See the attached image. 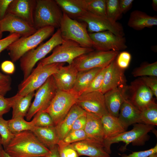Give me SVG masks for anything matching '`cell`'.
<instances>
[{"label": "cell", "mask_w": 157, "mask_h": 157, "mask_svg": "<svg viewBox=\"0 0 157 157\" xmlns=\"http://www.w3.org/2000/svg\"><path fill=\"white\" fill-rule=\"evenodd\" d=\"M3 149L2 145L1 144H0V157H1V151Z\"/></svg>", "instance_id": "cell-55"}, {"label": "cell", "mask_w": 157, "mask_h": 157, "mask_svg": "<svg viewBox=\"0 0 157 157\" xmlns=\"http://www.w3.org/2000/svg\"><path fill=\"white\" fill-rule=\"evenodd\" d=\"M101 118L104 132V140L117 136L126 131L127 129L118 117L108 113Z\"/></svg>", "instance_id": "cell-27"}, {"label": "cell", "mask_w": 157, "mask_h": 157, "mask_svg": "<svg viewBox=\"0 0 157 157\" xmlns=\"http://www.w3.org/2000/svg\"><path fill=\"white\" fill-rule=\"evenodd\" d=\"M106 16L112 22L116 23L122 14L119 7V0H106Z\"/></svg>", "instance_id": "cell-34"}, {"label": "cell", "mask_w": 157, "mask_h": 157, "mask_svg": "<svg viewBox=\"0 0 157 157\" xmlns=\"http://www.w3.org/2000/svg\"><path fill=\"white\" fill-rule=\"evenodd\" d=\"M78 97L72 89L68 91L58 90L49 106L42 111L49 114L55 126L66 116L76 103Z\"/></svg>", "instance_id": "cell-8"}, {"label": "cell", "mask_w": 157, "mask_h": 157, "mask_svg": "<svg viewBox=\"0 0 157 157\" xmlns=\"http://www.w3.org/2000/svg\"><path fill=\"white\" fill-rule=\"evenodd\" d=\"M0 30L2 33L8 31L10 34L17 33L21 37H26L34 34L37 30L20 18L7 13L0 20Z\"/></svg>", "instance_id": "cell-16"}, {"label": "cell", "mask_w": 157, "mask_h": 157, "mask_svg": "<svg viewBox=\"0 0 157 157\" xmlns=\"http://www.w3.org/2000/svg\"><path fill=\"white\" fill-rule=\"evenodd\" d=\"M9 127L8 120L0 117V136L1 145L5 149L14 136Z\"/></svg>", "instance_id": "cell-36"}, {"label": "cell", "mask_w": 157, "mask_h": 157, "mask_svg": "<svg viewBox=\"0 0 157 157\" xmlns=\"http://www.w3.org/2000/svg\"><path fill=\"white\" fill-rule=\"evenodd\" d=\"M78 72L72 64L61 67L52 75L58 90L68 91L72 89Z\"/></svg>", "instance_id": "cell-20"}, {"label": "cell", "mask_w": 157, "mask_h": 157, "mask_svg": "<svg viewBox=\"0 0 157 157\" xmlns=\"http://www.w3.org/2000/svg\"><path fill=\"white\" fill-rule=\"evenodd\" d=\"M50 150L51 153L49 157H60L57 145Z\"/></svg>", "instance_id": "cell-51"}, {"label": "cell", "mask_w": 157, "mask_h": 157, "mask_svg": "<svg viewBox=\"0 0 157 157\" xmlns=\"http://www.w3.org/2000/svg\"><path fill=\"white\" fill-rule=\"evenodd\" d=\"M135 77L148 76L156 77L157 76V62L146 63L135 69L132 73Z\"/></svg>", "instance_id": "cell-33"}, {"label": "cell", "mask_w": 157, "mask_h": 157, "mask_svg": "<svg viewBox=\"0 0 157 157\" xmlns=\"http://www.w3.org/2000/svg\"><path fill=\"white\" fill-rule=\"evenodd\" d=\"M131 56L130 53L126 51L119 53L116 58L117 65L120 69L125 70L130 64Z\"/></svg>", "instance_id": "cell-41"}, {"label": "cell", "mask_w": 157, "mask_h": 157, "mask_svg": "<svg viewBox=\"0 0 157 157\" xmlns=\"http://www.w3.org/2000/svg\"><path fill=\"white\" fill-rule=\"evenodd\" d=\"M103 68H97L78 71L72 90L79 96L81 95Z\"/></svg>", "instance_id": "cell-30"}, {"label": "cell", "mask_w": 157, "mask_h": 157, "mask_svg": "<svg viewBox=\"0 0 157 157\" xmlns=\"http://www.w3.org/2000/svg\"><path fill=\"white\" fill-rule=\"evenodd\" d=\"M151 6L153 9L155 11L157 10V0H153Z\"/></svg>", "instance_id": "cell-52"}, {"label": "cell", "mask_w": 157, "mask_h": 157, "mask_svg": "<svg viewBox=\"0 0 157 157\" xmlns=\"http://www.w3.org/2000/svg\"><path fill=\"white\" fill-rule=\"evenodd\" d=\"M1 68L2 71L8 74H12L15 70V67L13 63L9 60H5L1 64Z\"/></svg>", "instance_id": "cell-48"}, {"label": "cell", "mask_w": 157, "mask_h": 157, "mask_svg": "<svg viewBox=\"0 0 157 157\" xmlns=\"http://www.w3.org/2000/svg\"><path fill=\"white\" fill-rule=\"evenodd\" d=\"M147 157H157V153H155L151 154Z\"/></svg>", "instance_id": "cell-54"}, {"label": "cell", "mask_w": 157, "mask_h": 157, "mask_svg": "<svg viewBox=\"0 0 157 157\" xmlns=\"http://www.w3.org/2000/svg\"><path fill=\"white\" fill-rule=\"evenodd\" d=\"M63 16L55 0H36L33 26L37 30L47 26L59 28Z\"/></svg>", "instance_id": "cell-2"}, {"label": "cell", "mask_w": 157, "mask_h": 157, "mask_svg": "<svg viewBox=\"0 0 157 157\" xmlns=\"http://www.w3.org/2000/svg\"><path fill=\"white\" fill-rule=\"evenodd\" d=\"M94 50L92 48L82 47L72 40H64L53 49L50 55L42 59L39 62L42 65L65 63L71 65L76 58Z\"/></svg>", "instance_id": "cell-6"}, {"label": "cell", "mask_w": 157, "mask_h": 157, "mask_svg": "<svg viewBox=\"0 0 157 157\" xmlns=\"http://www.w3.org/2000/svg\"><path fill=\"white\" fill-rule=\"evenodd\" d=\"M59 28L64 40L74 41L83 47L92 48V41L84 22L72 19L63 13Z\"/></svg>", "instance_id": "cell-7"}, {"label": "cell", "mask_w": 157, "mask_h": 157, "mask_svg": "<svg viewBox=\"0 0 157 157\" xmlns=\"http://www.w3.org/2000/svg\"><path fill=\"white\" fill-rule=\"evenodd\" d=\"M77 20L86 24L90 33L109 31L120 37H124L125 35L122 25L117 22H112L106 16L96 15L87 11Z\"/></svg>", "instance_id": "cell-12"}, {"label": "cell", "mask_w": 157, "mask_h": 157, "mask_svg": "<svg viewBox=\"0 0 157 157\" xmlns=\"http://www.w3.org/2000/svg\"><path fill=\"white\" fill-rule=\"evenodd\" d=\"M86 115L79 117L75 121L71 131L84 130L87 121Z\"/></svg>", "instance_id": "cell-47"}, {"label": "cell", "mask_w": 157, "mask_h": 157, "mask_svg": "<svg viewBox=\"0 0 157 157\" xmlns=\"http://www.w3.org/2000/svg\"><path fill=\"white\" fill-rule=\"evenodd\" d=\"M118 118L126 129L131 125L142 123L141 111L128 98L121 106Z\"/></svg>", "instance_id": "cell-23"}, {"label": "cell", "mask_w": 157, "mask_h": 157, "mask_svg": "<svg viewBox=\"0 0 157 157\" xmlns=\"http://www.w3.org/2000/svg\"><path fill=\"white\" fill-rule=\"evenodd\" d=\"M65 63H54L45 65L39 62L36 67L18 86V93L25 96L37 90L48 78L56 72Z\"/></svg>", "instance_id": "cell-5"}, {"label": "cell", "mask_w": 157, "mask_h": 157, "mask_svg": "<svg viewBox=\"0 0 157 157\" xmlns=\"http://www.w3.org/2000/svg\"><path fill=\"white\" fill-rule=\"evenodd\" d=\"M35 119L31 121L25 120L24 118L16 117L8 120V124L11 131L14 134L26 131H31L35 126Z\"/></svg>", "instance_id": "cell-31"}, {"label": "cell", "mask_w": 157, "mask_h": 157, "mask_svg": "<svg viewBox=\"0 0 157 157\" xmlns=\"http://www.w3.org/2000/svg\"><path fill=\"white\" fill-rule=\"evenodd\" d=\"M4 150L12 157H47L51 153L29 130L15 134Z\"/></svg>", "instance_id": "cell-1"}, {"label": "cell", "mask_w": 157, "mask_h": 157, "mask_svg": "<svg viewBox=\"0 0 157 157\" xmlns=\"http://www.w3.org/2000/svg\"><path fill=\"white\" fill-rule=\"evenodd\" d=\"M63 13L77 19L88 11L86 0H55Z\"/></svg>", "instance_id": "cell-25"}, {"label": "cell", "mask_w": 157, "mask_h": 157, "mask_svg": "<svg viewBox=\"0 0 157 157\" xmlns=\"http://www.w3.org/2000/svg\"><path fill=\"white\" fill-rule=\"evenodd\" d=\"M133 0H120L119 1V7L121 13H126L131 8Z\"/></svg>", "instance_id": "cell-50"}, {"label": "cell", "mask_w": 157, "mask_h": 157, "mask_svg": "<svg viewBox=\"0 0 157 157\" xmlns=\"http://www.w3.org/2000/svg\"><path fill=\"white\" fill-rule=\"evenodd\" d=\"M1 157H12L10 156L5 152L4 149H3L1 153Z\"/></svg>", "instance_id": "cell-53"}, {"label": "cell", "mask_w": 157, "mask_h": 157, "mask_svg": "<svg viewBox=\"0 0 157 157\" xmlns=\"http://www.w3.org/2000/svg\"><path fill=\"white\" fill-rule=\"evenodd\" d=\"M58 28L51 38L45 42L24 54L20 59V66L23 72L24 79L30 74L35 64L64 41Z\"/></svg>", "instance_id": "cell-4"}, {"label": "cell", "mask_w": 157, "mask_h": 157, "mask_svg": "<svg viewBox=\"0 0 157 157\" xmlns=\"http://www.w3.org/2000/svg\"><path fill=\"white\" fill-rule=\"evenodd\" d=\"M2 33L0 30V39H2Z\"/></svg>", "instance_id": "cell-56"}, {"label": "cell", "mask_w": 157, "mask_h": 157, "mask_svg": "<svg viewBox=\"0 0 157 157\" xmlns=\"http://www.w3.org/2000/svg\"><path fill=\"white\" fill-rule=\"evenodd\" d=\"M34 117L35 119V126L49 127L55 126L52 118L47 113L44 111L38 112Z\"/></svg>", "instance_id": "cell-39"}, {"label": "cell", "mask_w": 157, "mask_h": 157, "mask_svg": "<svg viewBox=\"0 0 157 157\" xmlns=\"http://www.w3.org/2000/svg\"><path fill=\"white\" fill-rule=\"evenodd\" d=\"M76 104L86 113L94 114L100 117L108 113L104 94L99 91L81 94L78 98Z\"/></svg>", "instance_id": "cell-14"}, {"label": "cell", "mask_w": 157, "mask_h": 157, "mask_svg": "<svg viewBox=\"0 0 157 157\" xmlns=\"http://www.w3.org/2000/svg\"><path fill=\"white\" fill-rule=\"evenodd\" d=\"M88 11L96 15L106 16V0H86Z\"/></svg>", "instance_id": "cell-35"}, {"label": "cell", "mask_w": 157, "mask_h": 157, "mask_svg": "<svg viewBox=\"0 0 157 157\" xmlns=\"http://www.w3.org/2000/svg\"><path fill=\"white\" fill-rule=\"evenodd\" d=\"M86 123L84 130L87 140L99 143L104 147V136L101 118L88 113H86Z\"/></svg>", "instance_id": "cell-21"}, {"label": "cell", "mask_w": 157, "mask_h": 157, "mask_svg": "<svg viewBox=\"0 0 157 157\" xmlns=\"http://www.w3.org/2000/svg\"><path fill=\"white\" fill-rule=\"evenodd\" d=\"M57 145L60 157H79L77 152L71 144L66 143L60 140Z\"/></svg>", "instance_id": "cell-37"}, {"label": "cell", "mask_w": 157, "mask_h": 157, "mask_svg": "<svg viewBox=\"0 0 157 157\" xmlns=\"http://www.w3.org/2000/svg\"><path fill=\"white\" fill-rule=\"evenodd\" d=\"M36 2L35 0H13L9 6L6 13L18 17L33 26Z\"/></svg>", "instance_id": "cell-18"}, {"label": "cell", "mask_w": 157, "mask_h": 157, "mask_svg": "<svg viewBox=\"0 0 157 157\" xmlns=\"http://www.w3.org/2000/svg\"><path fill=\"white\" fill-rule=\"evenodd\" d=\"M128 88L126 85L120 86L104 94L106 106L109 113L118 117L122 103L128 98Z\"/></svg>", "instance_id": "cell-19"}, {"label": "cell", "mask_w": 157, "mask_h": 157, "mask_svg": "<svg viewBox=\"0 0 157 157\" xmlns=\"http://www.w3.org/2000/svg\"><path fill=\"white\" fill-rule=\"evenodd\" d=\"M10 76L0 72V95L4 96L11 89Z\"/></svg>", "instance_id": "cell-42"}, {"label": "cell", "mask_w": 157, "mask_h": 157, "mask_svg": "<svg viewBox=\"0 0 157 157\" xmlns=\"http://www.w3.org/2000/svg\"><path fill=\"white\" fill-rule=\"evenodd\" d=\"M140 78L150 89L153 95L157 98V79L156 77L142 76Z\"/></svg>", "instance_id": "cell-44"}, {"label": "cell", "mask_w": 157, "mask_h": 157, "mask_svg": "<svg viewBox=\"0 0 157 157\" xmlns=\"http://www.w3.org/2000/svg\"><path fill=\"white\" fill-rule=\"evenodd\" d=\"M71 144L79 156L110 157L109 154L105 151L104 146L99 143L89 140H84Z\"/></svg>", "instance_id": "cell-24"}, {"label": "cell", "mask_w": 157, "mask_h": 157, "mask_svg": "<svg viewBox=\"0 0 157 157\" xmlns=\"http://www.w3.org/2000/svg\"><path fill=\"white\" fill-rule=\"evenodd\" d=\"M20 35L17 33L10 34L6 37L0 39V55L1 52L12 43L21 37Z\"/></svg>", "instance_id": "cell-43"}, {"label": "cell", "mask_w": 157, "mask_h": 157, "mask_svg": "<svg viewBox=\"0 0 157 157\" xmlns=\"http://www.w3.org/2000/svg\"><path fill=\"white\" fill-rule=\"evenodd\" d=\"M92 42V48L96 50L117 51L127 48L124 37L117 35L109 31L89 33Z\"/></svg>", "instance_id": "cell-13"}, {"label": "cell", "mask_w": 157, "mask_h": 157, "mask_svg": "<svg viewBox=\"0 0 157 157\" xmlns=\"http://www.w3.org/2000/svg\"><path fill=\"white\" fill-rule=\"evenodd\" d=\"M86 114V112L77 104H74L65 117L55 126L60 140H63L69 133L78 118Z\"/></svg>", "instance_id": "cell-22"}, {"label": "cell", "mask_w": 157, "mask_h": 157, "mask_svg": "<svg viewBox=\"0 0 157 157\" xmlns=\"http://www.w3.org/2000/svg\"><path fill=\"white\" fill-rule=\"evenodd\" d=\"M87 140L86 134L84 130L70 131L62 140L69 144L80 141Z\"/></svg>", "instance_id": "cell-40"}, {"label": "cell", "mask_w": 157, "mask_h": 157, "mask_svg": "<svg viewBox=\"0 0 157 157\" xmlns=\"http://www.w3.org/2000/svg\"><path fill=\"white\" fill-rule=\"evenodd\" d=\"M157 153V144L149 149L139 151L133 152L129 155L123 154L122 157H147L153 154Z\"/></svg>", "instance_id": "cell-45"}, {"label": "cell", "mask_w": 157, "mask_h": 157, "mask_svg": "<svg viewBox=\"0 0 157 157\" xmlns=\"http://www.w3.org/2000/svg\"><path fill=\"white\" fill-rule=\"evenodd\" d=\"M55 28L47 26L40 29L32 35L21 37L12 43L6 49L12 61L16 62L27 52L35 48L53 34Z\"/></svg>", "instance_id": "cell-3"}, {"label": "cell", "mask_w": 157, "mask_h": 157, "mask_svg": "<svg viewBox=\"0 0 157 157\" xmlns=\"http://www.w3.org/2000/svg\"><path fill=\"white\" fill-rule=\"evenodd\" d=\"M128 90L130 94L128 99L140 111L154 100L152 91L140 78L132 82Z\"/></svg>", "instance_id": "cell-15"}, {"label": "cell", "mask_w": 157, "mask_h": 157, "mask_svg": "<svg viewBox=\"0 0 157 157\" xmlns=\"http://www.w3.org/2000/svg\"><path fill=\"white\" fill-rule=\"evenodd\" d=\"M13 0H0V20L6 14L8 7Z\"/></svg>", "instance_id": "cell-49"}, {"label": "cell", "mask_w": 157, "mask_h": 157, "mask_svg": "<svg viewBox=\"0 0 157 157\" xmlns=\"http://www.w3.org/2000/svg\"><path fill=\"white\" fill-rule=\"evenodd\" d=\"M153 128L152 125L142 123L135 124L131 130L105 140L104 142V149L110 154L111 153V146L113 143L121 142L125 143L123 150H125L127 146L130 143H132L134 145H142L146 140L148 133Z\"/></svg>", "instance_id": "cell-10"}, {"label": "cell", "mask_w": 157, "mask_h": 157, "mask_svg": "<svg viewBox=\"0 0 157 157\" xmlns=\"http://www.w3.org/2000/svg\"><path fill=\"white\" fill-rule=\"evenodd\" d=\"M127 25L138 31L145 28H151L157 25V17L151 16L139 10H134L130 14Z\"/></svg>", "instance_id": "cell-28"}, {"label": "cell", "mask_w": 157, "mask_h": 157, "mask_svg": "<svg viewBox=\"0 0 157 157\" xmlns=\"http://www.w3.org/2000/svg\"><path fill=\"white\" fill-rule=\"evenodd\" d=\"M31 131L43 144L50 150L57 145L60 140L55 126L49 127L34 126Z\"/></svg>", "instance_id": "cell-29"}, {"label": "cell", "mask_w": 157, "mask_h": 157, "mask_svg": "<svg viewBox=\"0 0 157 157\" xmlns=\"http://www.w3.org/2000/svg\"><path fill=\"white\" fill-rule=\"evenodd\" d=\"M49 156H47V157H49Z\"/></svg>", "instance_id": "cell-58"}, {"label": "cell", "mask_w": 157, "mask_h": 157, "mask_svg": "<svg viewBox=\"0 0 157 157\" xmlns=\"http://www.w3.org/2000/svg\"><path fill=\"white\" fill-rule=\"evenodd\" d=\"M124 71L118 67L116 59L112 62L106 67L100 91L104 94L116 87L126 85Z\"/></svg>", "instance_id": "cell-17"}, {"label": "cell", "mask_w": 157, "mask_h": 157, "mask_svg": "<svg viewBox=\"0 0 157 157\" xmlns=\"http://www.w3.org/2000/svg\"><path fill=\"white\" fill-rule=\"evenodd\" d=\"M119 52L94 50L79 56L72 64L78 71L97 68H104L117 57Z\"/></svg>", "instance_id": "cell-9"}, {"label": "cell", "mask_w": 157, "mask_h": 157, "mask_svg": "<svg viewBox=\"0 0 157 157\" xmlns=\"http://www.w3.org/2000/svg\"><path fill=\"white\" fill-rule=\"evenodd\" d=\"M11 108V105L9 98H6L0 95V117L7 113Z\"/></svg>", "instance_id": "cell-46"}, {"label": "cell", "mask_w": 157, "mask_h": 157, "mask_svg": "<svg viewBox=\"0 0 157 157\" xmlns=\"http://www.w3.org/2000/svg\"><path fill=\"white\" fill-rule=\"evenodd\" d=\"M35 93L33 92L23 96L17 93L14 96L9 98L13 109L12 118H24L26 116Z\"/></svg>", "instance_id": "cell-26"}, {"label": "cell", "mask_w": 157, "mask_h": 157, "mask_svg": "<svg viewBox=\"0 0 157 157\" xmlns=\"http://www.w3.org/2000/svg\"><path fill=\"white\" fill-rule=\"evenodd\" d=\"M1 144V137L0 136V144Z\"/></svg>", "instance_id": "cell-57"}, {"label": "cell", "mask_w": 157, "mask_h": 157, "mask_svg": "<svg viewBox=\"0 0 157 157\" xmlns=\"http://www.w3.org/2000/svg\"><path fill=\"white\" fill-rule=\"evenodd\" d=\"M140 111L142 123L157 125V105L154 100Z\"/></svg>", "instance_id": "cell-32"}, {"label": "cell", "mask_w": 157, "mask_h": 157, "mask_svg": "<svg viewBox=\"0 0 157 157\" xmlns=\"http://www.w3.org/2000/svg\"><path fill=\"white\" fill-rule=\"evenodd\" d=\"M58 90L52 75L35 93L34 100L26 116L27 121H30L36 113L45 110L50 104Z\"/></svg>", "instance_id": "cell-11"}, {"label": "cell", "mask_w": 157, "mask_h": 157, "mask_svg": "<svg viewBox=\"0 0 157 157\" xmlns=\"http://www.w3.org/2000/svg\"><path fill=\"white\" fill-rule=\"evenodd\" d=\"M106 67L103 68L96 76L82 94L92 92L100 91L102 86Z\"/></svg>", "instance_id": "cell-38"}]
</instances>
